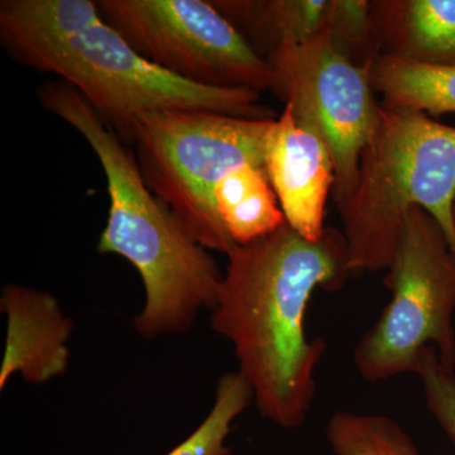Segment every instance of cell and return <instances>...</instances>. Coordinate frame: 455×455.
Instances as JSON below:
<instances>
[{
    "label": "cell",
    "instance_id": "6da1fadb",
    "mask_svg": "<svg viewBox=\"0 0 455 455\" xmlns=\"http://www.w3.org/2000/svg\"><path fill=\"white\" fill-rule=\"evenodd\" d=\"M212 325L235 347L259 414L283 429L304 424L325 341L307 339L305 314L316 290H340L348 268L343 233L316 242L289 224L228 254Z\"/></svg>",
    "mask_w": 455,
    "mask_h": 455
},
{
    "label": "cell",
    "instance_id": "7a4b0ae2",
    "mask_svg": "<svg viewBox=\"0 0 455 455\" xmlns=\"http://www.w3.org/2000/svg\"><path fill=\"white\" fill-rule=\"evenodd\" d=\"M42 107L79 132L106 173L110 206L97 245L130 260L145 284V307L134 319L142 337L184 333L199 311L217 301L223 274L208 250L149 190L136 154L64 80L41 86Z\"/></svg>",
    "mask_w": 455,
    "mask_h": 455
},
{
    "label": "cell",
    "instance_id": "3957f363",
    "mask_svg": "<svg viewBox=\"0 0 455 455\" xmlns=\"http://www.w3.org/2000/svg\"><path fill=\"white\" fill-rule=\"evenodd\" d=\"M412 208L438 221L455 252V127L383 104L355 191L338 208L350 274L388 268Z\"/></svg>",
    "mask_w": 455,
    "mask_h": 455
},
{
    "label": "cell",
    "instance_id": "277c9868",
    "mask_svg": "<svg viewBox=\"0 0 455 455\" xmlns=\"http://www.w3.org/2000/svg\"><path fill=\"white\" fill-rule=\"evenodd\" d=\"M276 119L166 110L134 122L131 143L147 187L206 250L228 256L236 247L215 209V188L242 164L266 169Z\"/></svg>",
    "mask_w": 455,
    "mask_h": 455
},
{
    "label": "cell",
    "instance_id": "5b68a950",
    "mask_svg": "<svg viewBox=\"0 0 455 455\" xmlns=\"http://www.w3.org/2000/svg\"><path fill=\"white\" fill-rule=\"evenodd\" d=\"M74 86L123 142L132 140L134 122L166 110H208L250 119L275 118L259 106V92L197 85L139 55L104 22L62 42L28 64Z\"/></svg>",
    "mask_w": 455,
    "mask_h": 455
},
{
    "label": "cell",
    "instance_id": "8992f818",
    "mask_svg": "<svg viewBox=\"0 0 455 455\" xmlns=\"http://www.w3.org/2000/svg\"><path fill=\"white\" fill-rule=\"evenodd\" d=\"M385 283L391 301L358 341L353 361L368 382L415 373L431 347L455 368V252L438 221L421 208L407 214Z\"/></svg>",
    "mask_w": 455,
    "mask_h": 455
},
{
    "label": "cell",
    "instance_id": "52a82bcc",
    "mask_svg": "<svg viewBox=\"0 0 455 455\" xmlns=\"http://www.w3.org/2000/svg\"><path fill=\"white\" fill-rule=\"evenodd\" d=\"M107 25L152 64L197 85L275 88V70L212 3L99 0Z\"/></svg>",
    "mask_w": 455,
    "mask_h": 455
},
{
    "label": "cell",
    "instance_id": "ba28073f",
    "mask_svg": "<svg viewBox=\"0 0 455 455\" xmlns=\"http://www.w3.org/2000/svg\"><path fill=\"white\" fill-rule=\"evenodd\" d=\"M268 61L275 70L274 92L293 116L314 125L331 151L333 197L340 208L355 191L362 152L379 121L370 68L340 52L328 22L310 41L277 44Z\"/></svg>",
    "mask_w": 455,
    "mask_h": 455
},
{
    "label": "cell",
    "instance_id": "9c48e42d",
    "mask_svg": "<svg viewBox=\"0 0 455 455\" xmlns=\"http://www.w3.org/2000/svg\"><path fill=\"white\" fill-rule=\"evenodd\" d=\"M266 172L287 224L307 241H319L326 200L334 190L333 157L314 125L293 116L289 106L275 123Z\"/></svg>",
    "mask_w": 455,
    "mask_h": 455
},
{
    "label": "cell",
    "instance_id": "30bf717a",
    "mask_svg": "<svg viewBox=\"0 0 455 455\" xmlns=\"http://www.w3.org/2000/svg\"><path fill=\"white\" fill-rule=\"evenodd\" d=\"M0 309L7 315L0 388L13 374L41 385L66 373L70 361L68 343L74 324L49 292L20 284L3 287Z\"/></svg>",
    "mask_w": 455,
    "mask_h": 455
},
{
    "label": "cell",
    "instance_id": "8fae6325",
    "mask_svg": "<svg viewBox=\"0 0 455 455\" xmlns=\"http://www.w3.org/2000/svg\"><path fill=\"white\" fill-rule=\"evenodd\" d=\"M372 3L383 53L421 64L455 66V0Z\"/></svg>",
    "mask_w": 455,
    "mask_h": 455
},
{
    "label": "cell",
    "instance_id": "7c38bea8",
    "mask_svg": "<svg viewBox=\"0 0 455 455\" xmlns=\"http://www.w3.org/2000/svg\"><path fill=\"white\" fill-rule=\"evenodd\" d=\"M101 20L90 0H3L0 41L20 64L70 40Z\"/></svg>",
    "mask_w": 455,
    "mask_h": 455
},
{
    "label": "cell",
    "instance_id": "4fadbf2b",
    "mask_svg": "<svg viewBox=\"0 0 455 455\" xmlns=\"http://www.w3.org/2000/svg\"><path fill=\"white\" fill-rule=\"evenodd\" d=\"M227 235L245 245L274 235L287 223L265 167L242 164L228 172L214 191Z\"/></svg>",
    "mask_w": 455,
    "mask_h": 455
},
{
    "label": "cell",
    "instance_id": "5bb4252c",
    "mask_svg": "<svg viewBox=\"0 0 455 455\" xmlns=\"http://www.w3.org/2000/svg\"><path fill=\"white\" fill-rule=\"evenodd\" d=\"M368 68L373 89L381 92L386 106L427 116L455 113V66L421 64L379 53Z\"/></svg>",
    "mask_w": 455,
    "mask_h": 455
},
{
    "label": "cell",
    "instance_id": "9a60e30c",
    "mask_svg": "<svg viewBox=\"0 0 455 455\" xmlns=\"http://www.w3.org/2000/svg\"><path fill=\"white\" fill-rule=\"evenodd\" d=\"M220 13L252 18L272 42L304 44L324 28L333 0H274V2H218Z\"/></svg>",
    "mask_w": 455,
    "mask_h": 455
},
{
    "label": "cell",
    "instance_id": "2e32d148",
    "mask_svg": "<svg viewBox=\"0 0 455 455\" xmlns=\"http://www.w3.org/2000/svg\"><path fill=\"white\" fill-rule=\"evenodd\" d=\"M326 438L337 455H420L403 427L383 415L337 412Z\"/></svg>",
    "mask_w": 455,
    "mask_h": 455
},
{
    "label": "cell",
    "instance_id": "e0dca14e",
    "mask_svg": "<svg viewBox=\"0 0 455 455\" xmlns=\"http://www.w3.org/2000/svg\"><path fill=\"white\" fill-rule=\"evenodd\" d=\"M254 401L252 387L241 372L224 374L218 382L214 406L202 425L166 455H230L226 442L232 425Z\"/></svg>",
    "mask_w": 455,
    "mask_h": 455
},
{
    "label": "cell",
    "instance_id": "ac0fdd59",
    "mask_svg": "<svg viewBox=\"0 0 455 455\" xmlns=\"http://www.w3.org/2000/svg\"><path fill=\"white\" fill-rule=\"evenodd\" d=\"M328 29L335 46L352 61L353 53L359 50L368 52L373 60L379 55L372 3L364 0H333Z\"/></svg>",
    "mask_w": 455,
    "mask_h": 455
},
{
    "label": "cell",
    "instance_id": "d6986e66",
    "mask_svg": "<svg viewBox=\"0 0 455 455\" xmlns=\"http://www.w3.org/2000/svg\"><path fill=\"white\" fill-rule=\"evenodd\" d=\"M415 373L423 385L425 400L431 415L455 444V373L445 366L435 349L421 352Z\"/></svg>",
    "mask_w": 455,
    "mask_h": 455
},
{
    "label": "cell",
    "instance_id": "ffe728a7",
    "mask_svg": "<svg viewBox=\"0 0 455 455\" xmlns=\"http://www.w3.org/2000/svg\"><path fill=\"white\" fill-rule=\"evenodd\" d=\"M454 223H455V208H454Z\"/></svg>",
    "mask_w": 455,
    "mask_h": 455
}]
</instances>
